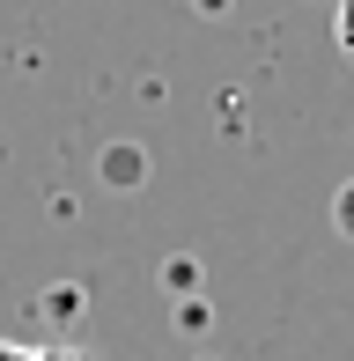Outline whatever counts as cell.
<instances>
[{
	"label": "cell",
	"instance_id": "cell-1",
	"mask_svg": "<svg viewBox=\"0 0 354 361\" xmlns=\"http://www.w3.org/2000/svg\"><path fill=\"white\" fill-rule=\"evenodd\" d=\"M0 361H89V354H44V347H8L0 339Z\"/></svg>",
	"mask_w": 354,
	"mask_h": 361
},
{
	"label": "cell",
	"instance_id": "cell-2",
	"mask_svg": "<svg viewBox=\"0 0 354 361\" xmlns=\"http://www.w3.org/2000/svg\"><path fill=\"white\" fill-rule=\"evenodd\" d=\"M340 52L354 59V0H340Z\"/></svg>",
	"mask_w": 354,
	"mask_h": 361
},
{
	"label": "cell",
	"instance_id": "cell-3",
	"mask_svg": "<svg viewBox=\"0 0 354 361\" xmlns=\"http://www.w3.org/2000/svg\"><path fill=\"white\" fill-rule=\"evenodd\" d=\"M340 228H347V236H354V185L340 192Z\"/></svg>",
	"mask_w": 354,
	"mask_h": 361
}]
</instances>
